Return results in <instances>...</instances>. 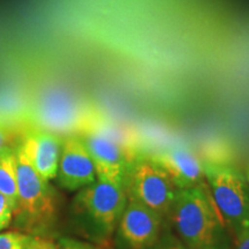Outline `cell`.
I'll return each mask as SVG.
<instances>
[{
  "instance_id": "30bf717a",
  "label": "cell",
  "mask_w": 249,
  "mask_h": 249,
  "mask_svg": "<svg viewBox=\"0 0 249 249\" xmlns=\"http://www.w3.org/2000/svg\"><path fill=\"white\" fill-rule=\"evenodd\" d=\"M37 173L46 181L57 178L62 141L57 134L40 128L26 130L18 142Z\"/></svg>"
},
{
  "instance_id": "277c9868",
  "label": "cell",
  "mask_w": 249,
  "mask_h": 249,
  "mask_svg": "<svg viewBox=\"0 0 249 249\" xmlns=\"http://www.w3.org/2000/svg\"><path fill=\"white\" fill-rule=\"evenodd\" d=\"M82 141L95 164L97 179L126 187L130 166L121 134L111 126L92 121Z\"/></svg>"
},
{
  "instance_id": "5bb4252c",
  "label": "cell",
  "mask_w": 249,
  "mask_h": 249,
  "mask_svg": "<svg viewBox=\"0 0 249 249\" xmlns=\"http://www.w3.org/2000/svg\"><path fill=\"white\" fill-rule=\"evenodd\" d=\"M18 134L6 121L0 119V152L5 149L15 148L18 144Z\"/></svg>"
},
{
  "instance_id": "d6986e66",
  "label": "cell",
  "mask_w": 249,
  "mask_h": 249,
  "mask_svg": "<svg viewBox=\"0 0 249 249\" xmlns=\"http://www.w3.org/2000/svg\"><path fill=\"white\" fill-rule=\"evenodd\" d=\"M245 177H246V180H247V182H248V185H249V167L247 169V171H246Z\"/></svg>"
},
{
  "instance_id": "8fae6325",
  "label": "cell",
  "mask_w": 249,
  "mask_h": 249,
  "mask_svg": "<svg viewBox=\"0 0 249 249\" xmlns=\"http://www.w3.org/2000/svg\"><path fill=\"white\" fill-rule=\"evenodd\" d=\"M150 160L161 167L177 189L204 187L207 183L203 164L185 148H171L152 155Z\"/></svg>"
},
{
  "instance_id": "9a60e30c",
  "label": "cell",
  "mask_w": 249,
  "mask_h": 249,
  "mask_svg": "<svg viewBox=\"0 0 249 249\" xmlns=\"http://www.w3.org/2000/svg\"><path fill=\"white\" fill-rule=\"evenodd\" d=\"M14 209L9 202L0 194V231L5 230L12 223Z\"/></svg>"
},
{
  "instance_id": "3957f363",
  "label": "cell",
  "mask_w": 249,
  "mask_h": 249,
  "mask_svg": "<svg viewBox=\"0 0 249 249\" xmlns=\"http://www.w3.org/2000/svg\"><path fill=\"white\" fill-rule=\"evenodd\" d=\"M214 207L234 233L249 230V185L246 177L226 164L203 165Z\"/></svg>"
},
{
  "instance_id": "52a82bcc",
  "label": "cell",
  "mask_w": 249,
  "mask_h": 249,
  "mask_svg": "<svg viewBox=\"0 0 249 249\" xmlns=\"http://www.w3.org/2000/svg\"><path fill=\"white\" fill-rule=\"evenodd\" d=\"M126 185L129 198L140 202L163 218L170 213L177 188L167 173L150 160H142L130 167Z\"/></svg>"
},
{
  "instance_id": "8992f818",
  "label": "cell",
  "mask_w": 249,
  "mask_h": 249,
  "mask_svg": "<svg viewBox=\"0 0 249 249\" xmlns=\"http://www.w3.org/2000/svg\"><path fill=\"white\" fill-rule=\"evenodd\" d=\"M33 117L38 128L57 135L86 130L92 123L81 102L61 89L43 93L34 107Z\"/></svg>"
},
{
  "instance_id": "2e32d148",
  "label": "cell",
  "mask_w": 249,
  "mask_h": 249,
  "mask_svg": "<svg viewBox=\"0 0 249 249\" xmlns=\"http://www.w3.org/2000/svg\"><path fill=\"white\" fill-rule=\"evenodd\" d=\"M58 249H95V248L88 244H85V242H80V241L73 240V239L64 238L59 241Z\"/></svg>"
},
{
  "instance_id": "ba28073f",
  "label": "cell",
  "mask_w": 249,
  "mask_h": 249,
  "mask_svg": "<svg viewBox=\"0 0 249 249\" xmlns=\"http://www.w3.org/2000/svg\"><path fill=\"white\" fill-rule=\"evenodd\" d=\"M57 177L68 191L82 189L97 180L95 164L82 139L70 135L62 142Z\"/></svg>"
},
{
  "instance_id": "6da1fadb",
  "label": "cell",
  "mask_w": 249,
  "mask_h": 249,
  "mask_svg": "<svg viewBox=\"0 0 249 249\" xmlns=\"http://www.w3.org/2000/svg\"><path fill=\"white\" fill-rule=\"evenodd\" d=\"M209 187L177 189L171 216L180 238L193 249H213L219 240L224 220Z\"/></svg>"
},
{
  "instance_id": "9c48e42d",
  "label": "cell",
  "mask_w": 249,
  "mask_h": 249,
  "mask_svg": "<svg viewBox=\"0 0 249 249\" xmlns=\"http://www.w3.org/2000/svg\"><path fill=\"white\" fill-rule=\"evenodd\" d=\"M161 217L155 211L129 198L119 219V234L133 249H145L157 242Z\"/></svg>"
},
{
  "instance_id": "ac0fdd59",
  "label": "cell",
  "mask_w": 249,
  "mask_h": 249,
  "mask_svg": "<svg viewBox=\"0 0 249 249\" xmlns=\"http://www.w3.org/2000/svg\"><path fill=\"white\" fill-rule=\"evenodd\" d=\"M236 249H249V230L235 233Z\"/></svg>"
},
{
  "instance_id": "5b68a950",
  "label": "cell",
  "mask_w": 249,
  "mask_h": 249,
  "mask_svg": "<svg viewBox=\"0 0 249 249\" xmlns=\"http://www.w3.org/2000/svg\"><path fill=\"white\" fill-rule=\"evenodd\" d=\"M127 201L124 187L97 179L81 189L74 201V209L87 226L108 233L119 222Z\"/></svg>"
},
{
  "instance_id": "7a4b0ae2",
  "label": "cell",
  "mask_w": 249,
  "mask_h": 249,
  "mask_svg": "<svg viewBox=\"0 0 249 249\" xmlns=\"http://www.w3.org/2000/svg\"><path fill=\"white\" fill-rule=\"evenodd\" d=\"M18 176V200L14 210L15 225L28 234L43 232L55 216L53 189L37 173L18 143L15 147Z\"/></svg>"
},
{
  "instance_id": "ffe728a7",
  "label": "cell",
  "mask_w": 249,
  "mask_h": 249,
  "mask_svg": "<svg viewBox=\"0 0 249 249\" xmlns=\"http://www.w3.org/2000/svg\"><path fill=\"white\" fill-rule=\"evenodd\" d=\"M166 249H179V248H166Z\"/></svg>"
},
{
  "instance_id": "7c38bea8",
  "label": "cell",
  "mask_w": 249,
  "mask_h": 249,
  "mask_svg": "<svg viewBox=\"0 0 249 249\" xmlns=\"http://www.w3.org/2000/svg\"><path fill=\"white\" fill-rule=\"evenodd\" d=\"M0 194L9 202L15 210L18 200L17 155L15 148L0 152Z\"/></svg>"
},
{
  "instance_id": "e0dca14e",
  "label": "cell",
  "mask_w": 249,
  "mask_h": 249,
  "mask_svg": "<svg viewBox=\"0 0 249 249\" xmlns=\"http://www.w3.org/2000/svg\"><path fill=\"white\" fill-rule=\"evenodd\" d=\"M28 249H58V246L53 245L51 241L46 240V239L38 238V236L35 235V238L31 241Z\"/></svg>"
},
{
  "instance_id": "4fadbf2b",
  "label": "cell",
  "mask_w": 249,
  "mask_h": 249,
  "mask_svg": "<svg viewBox=\"0 0 249 249\" xmlns=\"http://www.w3.org/2000/svg\"><path fill=\"white\" fill-rule=\"evenodd\" d=\"M35 235L21 231L0 233V249H28Z\"/></svg>"
}]
</instances>
